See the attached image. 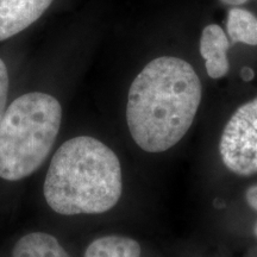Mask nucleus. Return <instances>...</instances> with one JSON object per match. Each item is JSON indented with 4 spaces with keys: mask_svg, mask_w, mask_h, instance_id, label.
Masks as SVG:
<instances>
[{
    "mask_svg": "<svg viewBox=\"0 0 257 257\" xmlns=\"http://www.w3.org/2000/svg\"><path fill=\"white\" fill-rule=\"evenodd\" d=\"M201 82L187 61L161 56L150 61L131 83L126 123L147 153H163L191 128L201 102Z\"/></svg>",
    "mask_w": 257,
    "mask_h": 257,
    "instance_id": "f257e3e1",
    "label": "nucleus"
},
{
    "mask_svg": "<svg viewBox=\"0 0 257 257\" xmlns=\"http://www.w3.org/2000/svg\"><path fill=\"white\" fill-rule=\"evenodd\" d=\"M121 193L119 159L91 136L70 138L56 150L43 185L47 204L62 216L104 213L117 205Z\"/></svg>",
    "mask_w": 257,
    "mask_h": 257,
    "instance_id": "f03ea898",
    "label": "nucleus"
},
{
    "mask_svg": "<svg viewBox=\"0 0 257 257\" xmlns=\"http://www.w3.org/2000/svg\"><path fill=\"white\" fill-rule=\"evenodd\" d=\"M61 121L55 96L30 92L15 99L0 121V178L18 181L34 174L53 149Z\"/></svg>",
    "mask_w": 257,
    "mask_h": 257,
    "instance_id": "7ed1b4c3",
    "label": "nucleus"
},
{
    "mask_svg": "<svg viewBox=\"0 0 257 257\" xmlns=\"http://www.w3.org/2000/svg\"><path fill=\"white\" fill-rule=\"evenodd\" d=\"M221 161L239 176L257 173V95L239 106L225 125L219 142Z\"/></svg>",
    "mask_w": 257,
    "mask_h": 257,
    "instance_id": "20e7f679",
    "label": "nucleus"
},
{
    "mask_svg": "<svg viewBox=\"0 0 257 257\" xmlns=\"http://www.w3.org/2000/svg\"><path fill=\"white\" fill-rule=\"evenodd\" d=\"M53 0H0V41L14 37L41 18Z\"/></svg>",
    "mask_w": 257,
    "mask_h": 257,
    "instance_id": "39448f33",
    "label": "nucleus"
},
{
    "mask_svg": "<svg viewBox=\"0 0 257 257\" xmlns=\"http://www.w3.org/2000/svg\"><path fill=\"white\" fill-rule=\"evenodd\" d=\"M230 48L229 37L217 24H210L204 28L200 37L201 56L205 60L207 75L211 79H221L230 69L227 50Z\"/></svg>",
    "mask_w": 257,
    "mask_h": 257,
    "instance_id": "423d86ee",
    "label": "nucleus"
},
{
    "mask_svg": "<svg viewBox=\"0 0 257 257\" xmlns=\"http://www.w3.org/2000/svg\"><path fill=\"white\" fill-rule=\"evenodd\" d=\"M11 257H72L56 237L35 231L24 234L12 248Z\"/></svg>",
    "mask_w": 257,
    "mask_h": 257,
    "instance_id": "0eeeda50",
    "label": "nucleus"
},
{
    "mask_svg": "<svg viewBox=\"0 0 257 257\" xmlns=\"http://www.w3.org/2000/svg\"><path fill=\"white\" fill-rule=\"evenodd\" d=\"M142 246L136 239L119 234H107L92 240L83 257H141Z\"/></svg>",
    "mask_w": 257,
    "mask_h": 257,
    "instance_id": "6e6552de",
    "label": "nucleus"
},
{
    "mask_svg": "<svg viewBox=\"0 0 257 257\" xmlns=\"http://www.w3.org/2000/svg\"><path fill=\"white\" fill-rule=\"evenodd\" d=\"M226 29L232 43L257 46V17L248 10L231 9L227 15Z\"/></svg>",
    "mask_w": 257,
    "mask_h": 257,
    "instance_id": "1a4fd4ad",
    "label": "nucleus"
},
{
    "mask_svg": "<svg viewBox=\"0 0 257 257\" xmlns=\"http://www.w3.org/2000/svg\"><path fill=\"white\" fill-rule=\"evenodd\" d=\"M9 72L4 61L0 59V121L4 117L8 108V95H9Z\"/></svg>",
    "mask_w": 257,
    "mask_h": 257,
    "instance_id": "9d476101",
    "label": "nucleus"
},
{
    "mask_svg": "<svg viewBox=\"0 0 257 257\" xmlns=\"http://www.w3.org/2000/svg\"><path fill=\"white\" fill-rule=\"evenodd\" d=\"M245 200L248 202V205L253 210L257 211V185L250 186L245 192ZM253 234L257 238V220L255 225H253Z\"/></svg>",
    "mask_w": 257,
    "mask_h": 257,
    "instance_id": "9b49d317",
    "label": "nucleus"
},
{
    "mask_svg": "<svg viewBox=\"0 0 257 257\" xmlns=\"http://www.w3.org/2000/svg\"><path fill=\"white\" fill-rule=\"evenodd\" d=\"M240 75H242V79L244 80V81H250V80H252V78H253V72H252V69L245 67V68H243Z\"/></svg>",
    "mask_w": 257,
    "mask_h": 257,
    "instance_id": "f8f14e48",
    "label": "nucleus"
},
{
    "mask_svg": "<svg viewBox=\"0 0 257 257\" xmlns=\"http://www.w3.org/2000/svg\"><path fill=\"white\" fill-rule=\"evenodd\" d=\"M220 3H223L225 5H230V6H239L248 3L249 0H219Z\"/></svg>",
    "mask_w": 257,
    "mask_h": 257,
    "instance_id": "ddd939ff",
    "label": "nucleus"
}]
</instances>
